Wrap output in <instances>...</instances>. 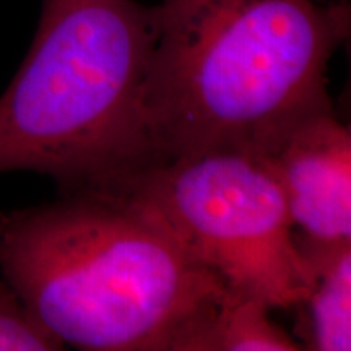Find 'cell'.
I'll use <instances>...</instances> for the list:
<instances>
[{
	"label": "cell",
	"instance_id": "8992f818",
	"mask_svg": "<svg viewBox=\"0 0 351 351\" xmlns=\"http://www.w3.org/2000/svg\"><path fill=\"white\" fill-rule=\"evenodd\" d=\"M311 282L300 309L298 337L311 351L351 350V241L320 243L298 236Z\"/></svg>",
	"mask_w": 351,
	"mask_h": 351
},
{
	"label": "cell",
	"instance_id": "52a82bcc",
	"mask_svg": "<svg viewBox=\"0 0 351 351\" xmlns=\"http://www.w3.org/2000/svg\"><path fill=\"white\" fill-rule=\"evenodd\" d=\"M256 296L228 291L186 333L178 351H298L300 341L270 319Z\"/></svg>",
	"mask_w": 351,
	"mask_h": 351
},
{
	"label": "cell",
	"instance_id": "7a4b0ae2",
	"mask_svg": "<svg viewBox=\"0 0 351 351\" xmlns=\"http://www.w3.org/2000/svg\"><path fill=\"white\" fill-rule=\"evenodd\" d=\"M0 274L64 345L90 351H178L230 289L155 218L101 189L0 213Z\"/></svg>",
	"mask_w": 351,
	"mask_h": 351
},
{
	"label": "cell",
	"instance_id": "6da1fadb",
	"mask_svg": "<svg viewBox=\"0 0 351 351\" xmlns=\"http://www.w3.org/2000/svg\"><path fill=\"white\" fill-rule=\"evenodd\" d=\"M156 21L145 85L147 161L249 150L298 117L333 108L327 69L348 36L345 3L161 0Z\"/></svg>",
	"mask_w": 351,
	"mask_h": 351
},
{
	"label": "cell",
	"instance_id": "5b68a950",
	"mask_svg": "<svg viewBox=\"0 0 351 351\" xmlns=\"http://www.w3.org/2000/svg\"><path fill=\"white\" fill-rule=\"evenodd\" d=\"M245 152L275 178L301 236L351 241V134L333 108L298 117Z\"/></svg>",
	"mask_w": 351,
	"mask_h": 351
},
{
	"label": "cell",
	"instance_id": "277c9868",
	"mask_svg": "<svg viewBox=\"0 0 351 351\" xmlns=\"http://www.w3.org/2000/svg\"><path fill=\"white\" fill-rule=\"evenodd\" d=\"M85 189L137 205L232 291L270 309H293L306 296L309 267L287 202L252 153L213 148L158 156Z\"/></svg>",
	"mask_w": 351,
	"mask_h": 351
},
{
	"label": "cell",
	"instance_id": "9c48e42d",
	"mask_svg": "<svg viewBox=\"0 0 351 351\" xmlns=\"http://www.w3.org/2000/svg\"><path fill=\"white\" fill-rule=\"evenodd\" d=\"M315 2H327V0H315Z\"/></svg>",
	"mask_w": 351,
	"mask_h": 351
},
{
	"label": "cell",
	"instance_id": "ba28073f",
	"mask_svg": "<svg viewBox=\"0 0 351 351\" xmlns=\"http://www.w3.org/2000/svg\"><path fill=\"white\" fill-rule=\"evenodd\" d=\"M65 345L32 313L19 293L0 280V351H56Z\"/></svg>",
	"mask_w": 351,
	"mask_h": 351
},
{
	"label": "cell",
	"instance_id": "3957f363",
	"mask_svg": "<svg viewBox=\"0 0 351 351\" xmlns=\"http://www.w3.org/2000/svg\"><path fill=\"white\" fill-rule=\"evenodd\" d=\"M156 7L43 0L28 56L0 96V173L36 171L73 192L145 163V85Z\"/></svg>",
	"mask_w": 351,
	"mask_h": 351
}]
</instances>
